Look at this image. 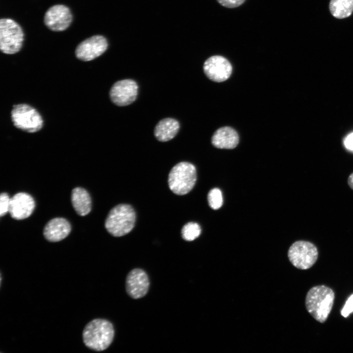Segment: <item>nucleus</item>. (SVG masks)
<instances>
[{
	"label": "nucleus",
	"instance_id": "1",
	"mask_svg": "<svg viewBox=\"0 0 353 353\" xmlns=\"http://www.w3.org/2000/svg\"><path fill=\"white\" fill-rule=\"evenodd\" d=\"M334 298V293L330 288L325 285L315 286L306 294L305 307L314 319L323 323L332 309Z\"/></svg>",
	"mask_w": 353,
	"mask_h": 353
},
{
	"label": "nucleus",
	"instance_id": "2",
	"mask_svg": "<svg viewBox=\"0 0 353 353\" xmlns=\"http://www.w3.org/2000/svg\"><path fill=\"white\" fill-rule=\"evenodd\" d=\"M114 336L112 324L108 321L96 319L89 322L83 331V340L89 348L96 351L106 349Z\"/></svg>",
	"mask_w": 353,
	"mask_h": 353
},
{
	"label": "nucleus",
	"instance_id": "3",
	"mask_svg": "<svg viewBox=\"0 0 353 353\" xmlns=\"http://www.w3.org/2000/svg\"><path fill=\"white\" fill-rule=\"evenodd\" d=\"M136 214L133 207L127 204H120L109 212L105 222L107 231L115 237H120L130 232L134 227Z\"/></svg>",
	"mask_w": 353,
	"mask_h": 353
},
{
	"label": "nucleus",
	"instance_id": "4",
	"mask_svg": "<svg viewBox=\"0 0 353 353\" xmlns=\"http://www.w3.org/2000/svg\"><path fill=\"white\" fill-rule=\"evenodd\" d=\"M197 179L196 169L192 164L181 162L171 170L168 176L170 190L177 195L188 193L194 187Z\"/></svg>",
	"mask_w": 353,
	"mask_h": 353
},
{
	"label": "nucleus",
	"instance_id": "5",
	"mask_svg": "<svg viewBox=\"0 0 353 353\" xmlns=\"http://www.w3.org/2000/svg\"><path fill=\"white\" fill-rule=\"evenodd\" d=\"M24 35L21 27L10 19L0 21V49L6 54H14L22 48Z\"/></svg>",
	"mask_w": 353,
	"mask_h": 353
},
{
	"label": "nucleus",
	"instance_id": "6",
	"mask_svg": "<svg viewBox=\"0 0 353 353\" xmlns=\"http://www.w3.org/2000/svg\"><path fill=\"white\" fill-rule=\"evenodd\" d=\"M11 118L17 128L29 133L40 130L43 125V120L38 112L26 104L14 105Z\"/></svg>",
	"mask_w": 353,
	"mask_h": 353
},
{
	"label": "nucleus",
	"instance_id": "7",
	"mask_svg": "<svg viewBox=\"0 0 353 353\" xmlns=\"http://www.w3.org/2000/svg\"><path fill=\"white\" fill-rule=\"evenodd\" d=\"M318 257L317 247L311 242L299 240L294 242L288 251V257L296 268L306 270L311 268Z\"/></svg>",
	"mask_w": 353,
	"mask_h": 353
},
{
	"label": "nucleus",
	"instance_id": "8",
	"mask_svg": "<svg viewBox=\"0 0 353 353\" xmlns=\"http://www.w3.org/2000/svg\"><path fill=\"white\" fill-rule=\"evenodd\" d=\"M138 85L132 79H124L115 82L112 86L109 96L111 101L118 106H126L136 99Z\"/></svg>",
	"mask_w": 353,
	"mask_h": 353
},
{
	"label": "nucleus",
	"instance_id": "9",
	"mask_svg": "<svg viewBox=\"0 0 353 353\" xmlns=\"http://www.w3.org/2000/svg\"><path fill=\"white\" fill-rule=\"evenodd\" d=\"M203 71L210 80L220 82L230 76L232 67L230 62L221 55H213L207 59L203 64Z\"/></svg>",
	"mask_w": 353,
	"mask_h": 353
},
{
	"label": "nucleus",
	"instance_id": "10",
	"mask_svg": "<svg viewBox=\"0 0 353 353\" xmlns=\"http://www.w3.org/2000/svg\"><path fill=\"white\" fill-rule=\"evenodd\" d=\"M107 42L101 35L93 36L81 43L76 50V57L82 61L92 60L102 54L107 49Z\"/></svg>",
	"mask_w": 353,
	"mask_h": 353
},
{
	"label": "nucleus",
	"instance_id": "11",
	"mask_svg": "<svg viewBox=\"0 0 353 353\" xmlns=\"http://www.w3.org/2000/svg\"><path fill=\"white\" fill-rule=\"evenodd\" d=\"M72 20L70 9L63 5H55L50 7L44 17L45 25L51 30L60 31L65 30Z\"/></svg>",
	"mask_w": 353,
	"mask_h": 353
},
{
	"label": "nucleus",
	"instance_id": "12",
	"mask_svg": "<svg viewBox=\"0 0 353 353\" xmlns=\"http://www.w3.org/2000/svg\"><path fill=\"white\" fill-rule=\"evenodd\" d=\"M149 285L148 276L142 269H133L126 277V292L133 299H137L145 296L148 291Z\"/></svg>",
	"mask_w": 353,
	"mask_h": 353
},
{
	"label": "nucleus",
	"instance_id": "13",
	"mask_svg": "<svg viewBox=\"0 0 353 353\" xmlns=\"http://www.w3.org/2000/svg\"><path fill=\"white\" fill-rule=\"evenodd\" d=\"M35 205L31 196L24 192L18 193L11 198L9 213L13 219H24L32 213Z\"/></svg>",
	"mask_w": 353,
	"mask_h": 353
},
{
	"label": "nucleus",
	"instance_id": "14",
	"mask_svg": "<svg viewBox=\"0 0 353 353\" xmlns=\"http://www.w3.org/2000/svg\"><path fill=\"white\" fill-rule=\"evenodd\" d=\"M71 230L69 222L63 218L50 220L44 229L45 238L50 242H58L65 238Z\"/></svg>",
	"mask_w": 353,
	"mask_h": 353
},
{
	"label": "nucleus",
	"instance_id": "15",
	"mask_svg": "<svg viewBox=\"0 0 353 353\" xmlns=\"http://www.w3.org/2000/svg\"><path fill=\"white\" fill-rule=\"evenodd\" d=\"M211 142L213 145L217 148L232 149L237 146L239 136L233 128L224 126L218 129L214 132L212 137Z\"/></svg>",
	"mask_w": 353,
	"mask_h": 353
},
{
	"label": "nucleus",
	"instance_id": "16",
	"mask_svg": "<svg viewBox=\"0 0 353 353\" xmlns=\"http://www.w3.org/2000/svg\"><path fill=\"white\" fill-rule=\"evenodd\" d=\"M179 128L178 122L174 119L165 118L160 121L154 130L156 138L161 142H166L173 139Z\"/></svg>",
	"mask_w": 353,
	"mask_h": 353
},
{
	"label": "nucleus",
	"instance_id": "17",
	"mask_svg": "<svg viewBox=\"0 0 353 353\" xmlns=\"http://www.w3.org/2000/svg\"><path fill=\"white\" fill-rule=\"evenodd\" d=\"M71 201L76 212L80 216L87 215L91 210V199L84 188L76 187L72 191Z\"/></svg>",
	"mask_w": 353,
	"mask_h": 353
},
{
	"label": "nucleus",
	"instance_id": "18",
	"mask_svg": "<svg viewBox=\"0 0 353 353\" xmlns=\"http://www.w3.org/2000/svg\"><path fill=\"white\" fill-rule=\"evenodd\" d=\"M329 9L331 14L337 19L347 18L353 12V0H330Z\"/></svg>",
	"mask_w": 353,
	"mask_h": 353
},
{
	"label": "nucleus",
	"instance_id": "19",
	"mask_svg": "<svg viewBox=\"0 0 353 353\" xmlns=\"http://www.w3.org/2000/svg\"><path fill=\"white\" fill-rule=\"evenodd\" d=\"M201 232L199 225L194 222H189L185 224L182 228L181 235L183 239L187 241H191L198 238Z\"/></svg>",
	"mask_w": 353,
	"mask_h": 353
},
{
	"label": "nucleus",
	"instance_id": "20",
	"mask_svg": "<svg viewBox=\"0 0 353 353\" xmlns=\"http://www.w3.org/2000/svg\"><path fill=\"white\" fill-rule=\"evenodd\" d=\"M207 199L209 206L213 209L220 208L223 204L222 194L218 188L211 189L208 193Z\"/></svg>",
	"mask_w": 353,
	"mask_h": 353
},
{
	"label": "nucleus",
	"instance_id": "21",
	"mask_svg": "<svg viewBox=\"0 0 353 353\" xmlns=\"http://www.w3.org/2000/svg\"><path fill=\"white\" fill-rule=\"evenodd\" d=\"M11 198L5 192L1 193L0 195V216H4L9 212Z\"/></svg>",
	"mask_w": 353,
	"mask_h": 353
},
{
	"label": "nucleus",
	"instance_id": "22",
	"mask_svg": "<svg viewBox=\"0 0 353 353\" xmlns=\"http://www.w3.org/2000/svg\"><path fill=\"white\" fill-rule=\"evenodd\" d=\"M222 6L229 8H234L240 6L243 4L246 0H216Z\"/></svg>",
	"mask_w": 353,
	"mask_h": 353
},
{
	"label": "nucleus",
	"instance_id": "23",
	"mask_svg": "<svg viewBox=\"0 0 353 353\" xmlns=\"http://www.w3.org/2000/svg\"><path fill=\"white\" fill-rule=\"evenodd\" d=\"M352 312H353V294L347 300L341 313L343 317L346 318Z\"/></svg>",
	"mask_w": 353,
	"mask_h": 353
},
{
	"label": "nucleus",
	"instance_id": "24",
	"mask_svg": "<svg viewBox=\"0 0 353 353\" xmlns=\"http://www.w3.org/2000/svg\"><path fill=\"white\" fill-rule=\"evenodd\" d=\"M344 145L348 150L353 151V133L348 135L344 140Z\"/></svg>",
	"mask_w": 353,
	"mask_h": 353
},
{
	"label": "nucleus",
	"instance_id": "25",
	"mask_svg": "<svg viewBox=\"0 0 353 353\" xmlns=\"http://www.w3.org/2000/svg\"><path fill=\"white\" fill-rule=\"evenodd\" d=\"M348 184L350 187L353 190V173L348 178Z\"/></svg>",
	"mask_w": 353,
	"mask_h": 353
}]
</instances>
